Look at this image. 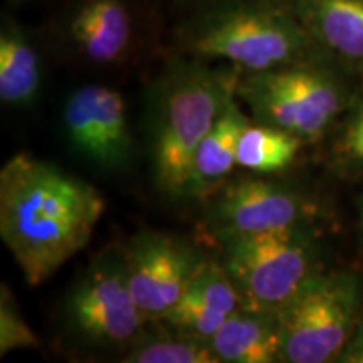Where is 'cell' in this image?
Returning <instances> with one entry per match:
<instances>
[{"label":"cell","mask_w":363,"mask_h":363,"mask_svg":"<svg viewBox=\"0 0 363 363\" xmlns=\"http://www.w3.org/2000/svg\"><path fill=\"white\" fill-rule=\"evenodd\" d=\"M104 207L93 185L29 153L0 170V238L30 286L88 246Z\"/></svg>","instance_id":"cell-1"},{"label":"cell","mask_w":363,"mask_h":363,"mask_svg":"<svg viewBox=\"0 0 363 363\" xmlns=\"http://www.w3.org/2000/svg\"><path fill=\"white\" fill-rule=\"evenodd\" d=\"M240 71L190 57L167 69L155 88L152 155L158 189L189 195L195 152L235 94Z\"/></svg>","instance_id":"cell-2"},{"label":"cell","mask_w":363,"mask_h":363,"mask_svg":"<svg viewBox=\"0 0 363 363\" xmlns=\"http://www.w3.org/2000/svg\"><path fill=\"white\" fill-rule=\"evenodd\" d=\"M189 57L262 72L323 57L289 0H229L197 16L182 33Z\"/></svg>","instance_id":"cell-3"},{"label":"cell","mask_w":363,"mask_h":363,"mask_svg":"<svg viewBox=\"0 0 363 363\" xmlns=\"http://www.w3.org/2000/svg\"><path fill=\"white\" fill-rule=\"evenodd\" d=\"M337 67L316 57L262 72H240L235 96L247 104L257 123L315 142L342 115L350 98Z\"/></svg>","instance_id":"cell-4"},{"label":"cell","mask_w":363,"mask_h":363,"mask_svg":"<svg viewBox=\"0 0 363 363\" xmlns=\"http://www.w3.org/2000/svg\"><path fill=\"white\" fill-rule=\"evenodd\" d=\"M362 289L348 272H315L279 310L283 362H337L358 326Z\"/></svg>","instance_id":"cell-5"},{"label":"cell","mask_w":363,"mask_h":363,"mask_svg":"<svg viewBox=\"0 0 363 363\" xmlns=\"http://www.w3.org/2000/svg\"><path fill=\"white\" fill-rule=\"evenodd\" d=\"M227 274L242 305L279 311L315 274V246L308 229L220 239Z\"/></svg>","instance_id":"cell-6"},{"label":"cell","mask_w":363,"mask_h":363,"mask_svg":"<svg viewBox=\"0 0 363 363\" xmlns=\"http://www.w3.org/2000/svg\"><path fill=\"white\" fill-rule=\"evenodd\" d=\"M315 207L303 195L262 179L225 185L212 203L211 224L217 239L308 229Z\"/></svg>","instance_id":"cell-7"},{"label":"cell","mask_w":363,"mask_h":363,"mask_svg":"<svg viewBox=\"0 0 363 363\" xmlns=\"http://www.w3.org/2000/svg\"><path fill=\"white\" fill-rule=\"evenodd\" d=\"M203 257L187 242L165 233H143L123 256L136 305L147 320H158L179 301Z\"/></svg>","instance_id":"cell-8"},{"label":"cell","mask_w":363,"mask_h":363,"mask_svg":"<svg viewBox=\"0 0 363 363\" xmlns=\"http://www.w3.org/2000/svg\"><path fill=\"white\" fill-rule=\"evenodd\" d=\"M67 316L91 342L120 345L138 337L147 316L131 293L123 257L99 261L79 281L67 301Z\"/></svg>","instance_id":"cell-9"},{"label":"cell","mask_w":363,"mask_h":363,"mask_svg":"<svg viewBox=\"0 0 363 363\" xmlns=\"http://www.w3.org/2000/svg\"><path fill=\"white\" fill-rule=\"evenodd\" d=\"M72 147L103 169L125 167L131 155V133L125 99L104 84H86L67 98L62 111Z\"/></svg>","instance_id":"cell-10"},{"label":"cell","mask_w":363,"mask_h":363,"mask_svg":"<svg viewBox=\"0 0 363 363\" xmlns=\"http://www.w3.org/2000/svg\"><path fill=\"white\" fill-rule=\"evenodd\" d=\"M69 45L93 65H116L128 56L135 19L128 0H78L67 13Z\"/></svg>","instance_id":"cell-11"},{"label":"cell","mask_w":363,"mask_h":363,"mask_svg":"<svg viewBox=\"0 0 363 363\" xmlns=\"http://www.w3.org/2000/svg\"><path fill=\"white\" fill-rule=\"evenodd\" d=\"M242 299L225 267L203 259L179 301L158 321L167 328L211 340Z\"/></svg>","instance_id":"cell-12"},{"label":"cell","mask_w":363,"mask_h":363,"mask_svg":"<svg viewBox=\"0 0 363 363\" xmlns=\"http://www.w3.org/2000/svg\"><path fill=\"white\" fill-rule=\"evenodd\" d=\"M321 56L363 74V0H289Z\"/></svg>","instance_id":"cell-13"},{"label":"cell","mask_w":363,"mask_h":363,"mask_svg":"<svg viewBox=\"0 0 363 363\" xmlns=\"http://www.w3.org/2000/svg\"><path fill=\"white\" fill-rule=\"evenodd\" d=\"M208 342L220 362H283L279 311L240 305Z\"/></svg>","instance_id":"cell-14"},{"label":"cell","mask_w":363,"mask_h":363,"mask_svg":"<svg viewBox=\"0 0 363 363\" xmlns=\"http://www.w3.org/2000/svg\"><path fill=\"white\" fill-rule=\"evenodd\" d=\"M235 94L227 99L214 126L195 152L189 195L199 197L217 190L238 167L240 135L249 125V118L235 103Z\"/></svg>","instance_id":"cell-15"},{"label":"cell","mask_w":363,"mask_h":363,"mask_svg":"<svg viewBox=\"0 0 363 363\" xmlns=\"http://www.w3.org/2000/svg\"><path fill=\"white\" fill-rule=\"evenodd\" d=\"M43 65L34 40L12 19L0 29V99L9 106H29L38 98Z\"/></svg>","instance_id":"cell-16"},{"label":"cell","mask_w":363,"mask_h":363,"mask_svg":"<svg viewBox=\"0 0 363 363\" xmlns=\"http://www.w3.org/2000/svg\"><path fill=\"white\" fill-rule=\"evenodd\" d=\"M303 140L289 131L254 121L244 128L238 147V167L254 174H276L296 160Z\"/></svg>","instance_id":"cell-17"},{"label":"cell","mask_w":363,"mask_h":363,"mask_svg":"<svg viewBox=\"0 0 363 363\" xmlns=\"http://www.w3.org/2000/svg\"><path fill=\"white\" fill-rule=\"evenodd\" d=\"M126 363H219L208 340L172 330L136 342L123 358Z\"/></svg>","instance_id":"cell-18"},{"label":"cell","mask_w":363,"mask_h":363,"mask_svg":"<svg viewBox=\"0 0 363 363\" xmlns=\"http://www.w3.org/2000/svg\"><path fill=\"white\" fill-rule=\"evenodd\" d=\"M39 345V338L27 325L17 306L16 298L6 284L0 291V355L6 357L12 350L19 348H34Z\"/></svg>","instance_id":"cell-19"},{"label":"cell","mask_w":363,"mask_h":363,"mask_svg":"<svg viewBox=\"0 0 363 363\" xmlns=\"http://www.w3.org/2000/svg\"><path fill=\"white\" fill-rule=\"evenodd\" d=\"M340 160L363 169V99L353 103L337 142Z\"/></svg>","instance_id":"cell-20"},{"label":"cell","mask_w":363,"mask_h":363,"mask_svg":"<svg viewBox=\"0 0 363 363\" xmlns=\"http://www.w3.org/2000/svg\"><path fill=\"white\" fill-rule=\"evenodd\" d=\"M337 362L363 363V323H358L352 338L348 340L347 347L343 348L342 355L338 357Z\"/></svg>","instance_id":"cell-21"},{"label":"cell","mask_w":363,"mask_h":363,"mask_svg":"<svg viewBox=\"0 0 363 363\" xmlns=\"http://www.w3.org/2000/svg\"><path fill=\"white\" fill-rule=\"evenodd\" d=\"M360 229H362V240H363V197L360 202Z\"/></svg>","instance_id":"cell-22"},{"label":"cell","mask_w":363,"mask_h":363,"mask_svg":"<svg viewBox=\"0 0 363 363\" xmlns=\"http://www.w3.org/2000/svg\"><path fill=\"white\" fill-rule=\"evenodd\" d=\"M180 2H197V0H180Z\"/></svg>","instance_id":"cell-23"},{"label":"cell","mask_w":363,"mask_h":363,"mask_svg":"<svg viewBox=\"0 0 363 363\" xmlns=\"http://www.w3.org/2000/svg\"><path fill=\"white\" fill-rule=\"evenodd\" d=\"M13 2H19V0H13Z\"/></svg>","instance_id":"cell-24"}]
</instances>
